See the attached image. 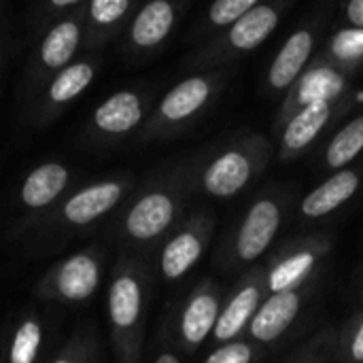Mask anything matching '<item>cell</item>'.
Here are the masks:
<instances>
[{
  "label": "cell",
  "mask_w": 363,
  "mask_h": 363,
  "mask_svg": "<svg viewBox=\"0 0 363 363\" xmlns=\"http://www.w3.org/2000/svg\"><path fill=\"white\" fill-rule=\"evenodd\" d=\"M274 153L272 143L257 134L245 132L211 157L200 160L196 166L183 168L189 189H198L211 198L228 200L245 191L270 164Z\"/></svg>",
  "instance_id": "1"
},
{
  "label": "cell",
  "mask_w": 363,
  "mask_h": 363,
  "mask_svg": "<svg viewBox=\"0 0 363 363\" xmlns=\"http://www.w3.org/2000/svg\"><path fill=\"white\" fill-rule=\"evenodd\" d=\"M149 296L147 268L123 259L108 287V323L117 363H140L145 345V313Z\"/></svg>",
  "instance_id": "2"
},
{
  "label": "cell",
  "mask_w": 363,
  "mask_h": 363,
  "mask_svg": "<svg viewBox=\"0 0 363 363\" xmlns=\"http://www.w3.org/2000/svg\"><path fill=\"white\" fill-rule=\"evenodd\" d=\"M289 200L281 189H268L255 196L232 236L225 242L221 262L225 268H245L268 253L285 219Z\"/></svg>",
  "instance_id": "3"
},
{
  "label": "cell",
  "mask_w": 363,
  "mask_h": 363,
  "mask_svg": "<svg viewBox=\"0 0 363 363\" xmlns=\"http://www.w3.org/2000/svg\"><path fill=\"white\" fill-rule=\"evenodd\" d=\"M223 85L225 74L221 70L200 72L179 81L172 89L166 91L153 115L145 121L143 138H162L183 130L213 104Z\"/></svg>",
  "instance_id": "4"
},
{
  "label": "cell",
  "mask_w": 363,
  "mask_h": 363,
  "mask_svg": "<svg viewBox=\"0 0 363 363\" xmlns=\"http://www.w3.org/2000/svg\"><path fill=\"white\" fill-rule=\"evenodd\" d=\"M289 4H291L289 0L257 2L234 26H230L219 36L208 40V45H204L196 53L191 64L198 68H221V66L234 62L236 57L255 51L279 28L283 11Z\"/></svg>",
  "instance_id": "5"
},
{
  "label": "cell",
  "mask_w": 363,
  "mask_h": 363,
  "mask_svg": "<svg viewBox=\"0 0 363 363\" xmlns=\"http://www.w3.org/2000/svg\"><path fill=\"white\" fill-rule=\"evenodd\" d=\"M189 191L183 168L164 185L143 191L123 217V230L134 242H155L179 219L185 194Z\"/></svg>",
  "instance_id": "6"
},
{
  "label": "cell",
  "mask_w": 363,
  "mask_h": 363,
  "mask_svg": "<svg viewBox=\"0 0 363 363\" xmlns=\"http://www.w3.org/2000/svg\"><path fill=\"white\" fill-rule=\"evenodd\" d=\"M330 253L332 238L328 234H308L283 242L264 264L268 294L291 291L315 283Z\"/></svg>",
  "instance_id": "7"
},
{
  "label": "cell",
  "mask_w": 363,
  "mask_h": 363,
  "mask_svg": "<svg viewBox=\"0 0 363 363\" xmlns=\"http://www.w3.org/2000/svg\"><path fill=\"white\" fill-rule=\"evenodd\" d=\"M102 281V257L96 251H81L47 270L36 294L43 300L79 304L89 300Z\"/></svg>",
  "instance_id": "8"
},
{
  "label": "cell",
  "mask_w": 363,
  "mask_h": 363,
  "mask_svg": "<svg viewBox=\"0 0 363 363\" xmlns=\"http://www.w3.org/2000/svg\"><path fill=\"white\" fill-rule=\"evenodd\" d=\"M266 296H268L266 268L255 266L247 274H242V279L232 289L230 298L221 304V313L213 330V340L217 345L238 340L251 325Z\"/></svg>",
  "instance_id": "9"
},
{
  "label": "cell",
  "mask_w": 363,
  "mask_h": 363,
  "mask_svg": "<svg viewBox=\"0 0 363 363\" xmlns=\"http://www.w3.org/2000/svg\"><path fill=\"white\" fill-rule=\"evenodd\" d=\"M215 232V217L208 211L191 215L185 225L164 245L160 270L166 281L183 279L204 255Z\"/></svg>",
  "instance_id": "10"
},
{
  "label": "cell",
  "mask_w": 363,
  "mask_h": 363,
  "mask_svg": "<svg viewBox=\"0 0 363 363\" xmlns=\"http://www.w3.org/2000/svg\"><path fill=\"white\" fill-rule=\"evenodd\" d=\"M313 289L315 283H308L300 289L268 294L262 306L257 308L251 325L247 328L249 340L255 342L257 347H268L279 342L304 311V304L313 294Z\"/></svg>",
  "instance_id": "11"
},
{
  "label": "cell",
  "mask_w": 363,
  "mask_h": 363,
  "mask_svg": "<svg viewBox=\"0 0 363 363\" xmlns=\"http://www.w3.org/2000/svg\"><path fill=\"white\" fill-rule=\"evenodd\" d=\"M347 102L336 98H323L317 102H311L302 106L298 113H294L281 128V149L279 160L289 162L298 155H302L323 132L325 128L338 117V113L345 108Z\"/></svg>",
  "instance_id": "12"
},
{
  "label": "cell",
  "mask_w": 363,
  "mask_h": 363,
  "mask_svg": "<svg viewBox=\"0 0 363 363\" xmlns=\"http://www.w3.org/2000/svg\"><path fill=\"white\" fill-rule=\"evenodd\" d=\"M319 30H321L319 23L311 21L289 34V38L283 43V47L279 49V53L274 55L268 68V74H266L268 91L272 94L287 91L306 72V68L311 66L315 47H317Z\"/></svg>",
  "instance_id": "13"
},
{
  "label": "cell",
  "mask_w": 363,
  "mask_h": 363,
  "mask_svg": "<svg viewBox=\"0 0 363 363\" xmlns=\"http://www.w3.org/2000/svg\"><path fill=\"white\" fill-rule=\"evenodd\" d=\"M79 15L64 17L55 21L47 34L43 36L38 45V55L36 64L32 68V83L34 89L38 83L47 77H55L60 70L72 64V57L83 40V19H77Z\"/></svg>",
  "instance_id": "14"
},
{
  "label": "cell",
  "mask_w": 363,
  "mask_h": 363,
  "mask_svg": "<svg viewBox=\"0 0 363 363\" xmlns=\"http://www.w3.org/2000/svg\"><path fill=\"white\" fill-rule=\"evenodd\" d=\"M221 313V289L215 281H202L185 300L179 317V338L187 351L198 349L217 325Z\"/></svg>",
  "instance_id": "15"
},
{
  "label": "cell",
  "mask_w": 363,
  "mask_h": 363,
  "mask_svg": "<svg viewBox=\"0 0 363 363\" xmlns=\"http://www.w3.org/2000/svg\"><path fill=\"white\" fill-rule=\"evenodd\" d=\"M125 191H128V181L123 179H108L83 187L77 194H72L68 200H64L60 211L62 223L70 228L89 225L96 219L104 217L108 211H113L121 202Z\"/></svg>",
  "instance_id": "16"
},
{
  "label": "cell",
  "mask_w": 363,
  "mask_h": 363,
  "mask_svg": "<svg viewBox=\"0 0 363 363\" xmlns=\"http://www.w3.org/2000/svg\"><path fill=\"white\" fill-rule=\"evenodd\" d=\"M363 174L359 168H345L330 174L321 185L308 191L300 202V215L306 221L323 219L342 208L362 187Z\"/></svg>",
  "instance_id": "17"
},
{
  "label": "cell",
  "mask_w": 363,
  "mask_h": 363,
  "mask_svg": "<svg viewBox=\"0 0 363 363\" xmlns=\"http://www.w3.org/2000/svg\"><path fill=\"white\" fill-rule=\"evenodd\" d=\"M177 19L179 6L170 0H153L145 4L128 30V47L134 53H149L162 47L172 34Z\"/></svg>",
  "instance_id": "18"
},
{
  "label": "cell",
  "mask_w": 363,
  "mask_h": 363,
  "mask_svg": "<svg viewBox=\"0 0 363 363\" xmlns=\"http://www.w3.org/2000/svg\"><path fill=\"white\" fill-rule=\"evenodd\" d=\"M145 121V100L138 91L123 89L96 106L91 125L102 136H125Z\"/></svg>",
  "instance_id": "19"
},
{
  "label": "cell",
  "mask_w": 363,
  "mask_h": 363,
  "mask_svg": "<svg viewBox=\"0 0 363 363\" xmlns=\"http://www.w3.org/2000/svg\"><path fill=\"white\" fill-rule=\"evenodd\" d=\"M296 83L298 85L289 89V96L279 113V125H283L294 113H298L302 106L311 102H317L323 98H336L338 96L336 87L342 83V74H338L328 62L317 57Z\"/></svg>",
  "instance_id": "20"
},
{
  "label": "cell",
  "mask_w": 363,
  "mask_h": 363,
  "mask_svg": "<svg viewBox=\"0 0 363 363\" xmlns=\"http://www.w3.org/2000/svg\"><path fill=\"white\" fill-rule=\"evenodd\" d=\"M96 77V62L94 60H81L72 62L64 70H60L51 81L49 87L40 100V117H51L55 111L70 104L74 98H79L94 81Z\"/></svg>",
  "instance_id": "21"
},
{
  "label": "cell",
  "mask_w": 363,
  "mask_h": 363,
  "mask_svg": "<svg viewBox=\"0 0 363 363\" xmlns=\"http://www.w3.org/2000/svg\"><path fill=\"white\" fill-rule=\"evenodd\" d=\"M68 181H70V170L64 164L60 162L40 164L34 170H30V174L26 177L19 191V200L23 206L34 211L47 208L62 196V191L68 187Z\"/></svg>",
  "instance_id": "22"
},
{
  "label": "cell",
  "mask_w": 363,
  "mask_h": 363,
  "mask_svg": "<svg viewBox=\"0 0 363 363\" xmlns=\"http://www.w3.org/2000/svg\"><path fill=\"white\" fill-rule=\"evenodd\" d=\"M134 4L130 0H91L85 4L87 17L83 19L85 32L89 34V47H98L108 36L117 32V28L128 19Z\"/></svg>",
  "instance_id": "23"
},
{
  "label": "cell",
  "mask_w": 363,
  "mask_h": 363,
  "mask_svg": "<svg viewBox=\"0 0 363 363\" xmlns=\"http://www.w3.org/2000/svg\"><path fill=\"white\" fill-rule=\"evenodd\" d=\"M363 151V115H357L342 125L323 151V164L328 170H345L362 155Z\"/></svg>",
  "instance_id": "24"
},
{
  "label": "cell",
  "mask_w": 363,
  "mask_h": 363,
  "mask_svg": "<svg viewBox=\"0 0 363 363\" xmlns=\"http://www.w3.org/2000/svg\"><path fill=\"white\" fill-rule=\"evenodd\" d=\"M319 57L328 62L338 74H347L363 60V30H340L334 36L330 49Z\"/></svg>",
  "instance_id": "25"
},
{
  "label": "cell",
  "mask_w": 363,
  "mask_h": 363,
  "mask_svg": "<svg viewBox=\"0 0 363 363\" xmlns=\"http://www.w3.org/2000/svg\"><path fill=\"white\" fill-rule=\"evenodd\" d=\"M43 345V328L36 317L23 319L13 332L9 345V363H36Z\"/></svg>",
  "instance_id": "26"
},
{
  "label": "cell",
  "mask_w": 363,
  "mask_h": 363,
  "mask_svg": "<svg viewBox=\"0 0 363 363\" xmlns=\"http://www.w3.org/2000/svg\"><path fill=\"white\" fill-rule=\"evenodd\" d=\"M257 0H217L208 6L204 15L206 32H223L230 26H234L245 13H249Z\"/></svg>",
  "instance_id": "27"
},
{
  "label": "cell",
  "mask_w": 363,
  "mask_h": 363,
  "mask_svg": "<svg viewBox=\"0 0 363 363\" xmlns=\"http://www.w3.org/2000/svg\"><path fill=\"white\" fill-rule=\"evenodd\" d=\"M336 357L340 363H363V311L353 315L336 334Z\"/></svg>",
  "instance_id": "28"
},
{
  "label": "cell",
  "mask_w": 363,
  "mask_h": 363,
  "mask_svg": "<svg viewBox=\"0 0 363 363\" xmlns=\"http://www.w3.org/2000/svg\"><path fill=\"white\" fill-rule=\"evenodd\" d=\"M262 347H257L251 340H232L225 345H219L204 363H257L259 359V351Z\"/></svg>",
  "instance_id": "29"
},
{
  "label": "cell",
  "mask_w": 363,
  "mask_h": 363,
  "mask_svg": "<svg viewBox=\"0 0 363 363\" xmlns=\"http://www.w3.org/2000/svg\"><path fill=\"white\" fill-rule=\"evenodd\" d=\"M336 355V334L325 330L304 345L289 363H330Z\"/></svg>",
  "instance_id": "30"
},
{
  "label": "cell",
  "mask_w": 363,
  "mask_h": 363,
  "mask_svg": "<svg viewBox=\"0 0 363 363\" xmlns=\"http://www.w3.org/2000/svg\"><path fill=\"white\" fill-rule=\"evenodd\" d=\"M51 363H96V345L91 338H72Z\"/></svg>",
  "instance_id": "31"
},
{
  "label": "cell",
  "mask_w": 363,
  "mask_h": 363,
  "mask_svg": "<svg viewBox=\"0 0 363 363\" xmlns=\"http://www.w3.org/2000/svg\"><path fill=\"white\" fill-rule=\"evenodd\" d=\"M342 13L353 30H363V0H351L342 4Z\"/></svg>",
  "instance_id": "32"
},
{
  "label": "cell",
  "mask_w": 363,
  "mask_h": 363,
  "mask_svg": "<svg viewBox=\"0 0 363 363\" xmlns=\"http://www.w3.org/2000/svg\"><path fill=\"white\" fill-rule=\"evenodd\" d=\"M153 363H181V359L174 355V353H170V351H164V353H160L157 355V359Z\"/></svg>",
  "instance_id": "33"
},
{
  "label": "cell",
  "mask_w": 363,
  "mask_h": 363,
  "mask_svg": "<svg viewBox=\"0 0 363 363\" xmlns=\"http://www.w3.org/2000/svg\"><path fill=\"white\" fill-rule=\"evenodd\" d=\"M0 60H2V36H0Z\"/></svg>",
  "instance_id": "34"
},
{
  "label": "cell",
  "mask_w": 363,
  "mask_h": 363,
  "mask_svg": "<svg viewBox=\"0 0 363 363\" xmlns=\"http://www.w3.org/2000/svg\"><path fill=\"white\" fill-rule=\"evenodd\" d=\"M362 298H363V287H362Z\"/></svg>",
  "instance_id": "35"
}]
</instances>
